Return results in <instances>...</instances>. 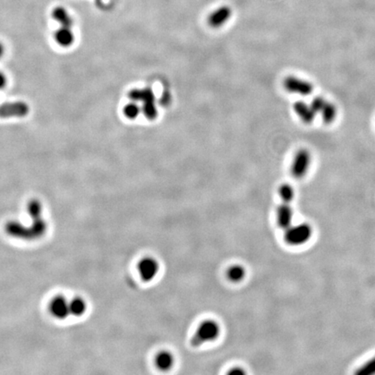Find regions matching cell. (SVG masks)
<instances>
[{
    "label": "cell",
    "mask_w": 375,
    "mask_h": 375,
    "mask_svg": "<svg viewBox=\"0 0 375 375\" xmlns=\"http://www.w3.org/2000/svg\"><path fill=\"white\" fill-rule=\"evenodd\" d=\"M221 333V327L215 320H207L202 321L190 339V345L193 347H199L206 343L211 342L218 338Z\"/></svg>",
    "instance_id": "7a4b0ae2"
},
{
    "label": "cell",
    "mask_w": 375,
    "mask_h": 375,
    "mask_svg": "<svg viewBox=\"0 0 375 375\" xmlns=\"http://www.w3.org/2000/svg\"><path fill=\"white\" fill-rule=\"evenodd\" d=\"M356 375H372L375 374V356L372 359L365 362L355 372Z\"/></svg>",
    "instance_id": "7402d4cb"
},
{
    "label": "cell",
    "mask_w": 375,
    "mask_h": 375,
    "mask_svg": "<svg viewBox=\"0 0 375 375\" xmlns=\"http://www.w3.org/2000/svg\"><path fill=\"white\" fill-rule=\"evenodd\" d=\"M312 228L307 223H302L296 226H289L285 229L284 240L287 244L300 246L305 244L312 237Z\"/></svg>",
    "instance_id": "3957f363"
},
{
    "label": "cell",
    "mask_w": 375,
    "mask_h": 375,
    "mask_svg": "<svg viewBox=\"0 0 375 375\" xmlns=\"http://www.w3.org/2000/svg\"><path fill=\"white\" fill-rule=\"evenodd\" d=\"M226 274H227L228 281L234 283H238L244 280L245 276H246V269L241 265H233L228 268Z\"/></svg>",
    "instance_id": "e0dca14e"
},
{
    "label": "cell",
    "mask_w": 375,
    "mask_h": 375,
    "mask_svg": "<svg viewBox=\"0 0 375 375\" xmlns=\"http://www.w3.org/2000/svg\"><path fill=\"white\" fill-rule=\"evenodd\" d=\"M128 96L131 101L142 102L143 104L156 101L155 94L150 88L133 89L129 92Z\"/></svg>",
    "instance_id": "7c38bea8"
},
{
    "label": "cell",
    "mask_w": 375,
    "mask_h": 375,
    "mask_svg": "<svg viewBox=\"0 0 375 375\" xmlns=\"http://www.w3.org/2000/svg\"><path fill=\"white\" fill-rule=\"evenodd\" d=\"M294 111L304 124H310L313 123L316 116L311 105H307L303 101H296L294 104Z\"/></svg>",
    "instance_id": "8fae6325"
},
{
    "label": "cell",
    "mask_w": 375,
    "mask_h": 375,
    "mask_svg": "<svg viewBox=\"0 0 375 375\" xmlns=\"http://www.w3.org/2000/svg\"><path fill=\"white\" fill-rule=\"evenodd\" d=\"M292 220H293V209L291 208L290 203L282 202L276 210V221H277L278 225L280 228L286 229L291 226Z\"/></svg>",
    "instance_id": "30bf717a"
},
{
    "label": "cell",
    "mask_w": 375,
    "mask_h": 375,
    "mask_svg": "<svg viewBox=\"0 0 375 375\" xmlns=\"http://www.w3.org/2000/svg\"><path fill=\"white\" fill-rule=\"evenodd\" d=\"M282 85L287 92L300 96H308L313 91V85L310 82L299 79L294 76H288L286 79H284Z\"/></svg>",
    "instance_id": "8992f818"
},
{
    "label": "cell",
    "mask_w": 375,
    "mask_h": 375,
    "mask_svg": "<svg viewBox=\"0 0 375 375\" xmlns=\"http://www.w3.org/2000/svg\"><path fill=\"white\" fill-rule=\"evenodd\" d=\"M159 262L157 261V259L150 256L143 258L137 263L138 274L140 275L141 279L146 282L153 281L159 273Z\"/></svg>",
    "instance_id": "5b68a950"
},
{
    "label": "cell",
    "mask_w": 375,
    "mask_h": 375,
    "mask_svg": "<svg viewBox=\"0 0 375 375\" xmlns=\"http://www.w3.org/2000/svg\"><path fill=\"white\" fill-rule=\"evenodd\" d=\"M326 100L325 98H323L322 97H315L313 98V101L311 102V107L313 109V111L318 114L320 113L322 111L323 108L325 106L326 104Z\"/></svg>",
    "instance_id": "603a6c76"
},
{
    "label": "cell",
    "mask_w": 375,
    "mask_h": 375,
    "mask_svg": "<svg viewBox=\"0 0 375 375\" xmlns=\"http://www.w3.org/2000/svg\"><path fill=\"white\" fill-rule=\"evenodd\" d=\"M229 374H245L244 369L241 368V367H234L231 369L229 372Z\"/></svg>",
    "instance_id": "cb8c5ba5"
},
{
    "label": "cell",
    "mask_w": 375,
    "mask_h": 375,
    "mask_svg": "<svg viewBox=\"0 0 375 375\" xmlns=\"http://www.w3.org/2000/svg\"><path fill=\"white\" fill-rule=\"evenodd\" d=\"M337 111H337V107L334 104L328 101L326 102V105L320 112L323 122L326 124H332L337 117V113H338Z\"/></svg>",
    "instance_id": "ac0fdd59"
},
{
    "label": "cell",
    "mask_w": 375,
    "mask_h": 375,
    "mask_svg": "<svg viewBox=\"0 0 375 375\" xmlns=\"http://www.w3.org/2000/svg\"><path fill=\"white\" fill-rule=\"evenodd\" d=\"M279 195L283 202L290 203L294 198V189L288 183H283L279 189Z\"/></svg>",
    "instance_id": "d6986e66"
},
{
    "label": "cell",
    "mask_w": 375,
    "mask_h": 375,
    "mask_svg": "<svg viewBox=\"0 0 375 375\" xmlns=\"http://www.w3.org/2000/svg\"><path fill=\"white\" fill-rule=\"evenodd\" d=\"M53 18L60 25V27H70L73 26V20L68 11L62 7H55L52 13Z\"/></svg>",
    "instance_id": "9a60e30c"
},
{
    "label": "cell",
    "mask_w": 375,
    "mask_h": 375,
    "mask_svg": "<svg viewBox=\"0 0 375 375\" xmlns=\"http://www.w3.org/2000/svg\"><path fill=\"white\" fill-rule=\"evenodd\" d=\"M70 302V313L72 316L80 317L85 314L87 310V303L82 297H75Z\"/></svg>",
    "instance_id": "2e32d148"
},
{
    "label": "cell",
    "mask_w": 375,
    "mask_h": 375,
    "mask_svg": "<svg viewBox=\"0 0 375 375\" xmlns=\"http://www.w3.org/2000/svg\"><path fill=\"white\" fill-rule=\"evenodd\" d=\"M141 111L142 109L136 104V102L129 103L128 105L124 106V110H123L124 116L128 119H131V120L136 119L138 117V115L140 114Z\"/></svg>",
    "instance_id": "ffe728a7"
},
{
    "label": "cell",
    "mask_w": 375,
    "mask_h": 375,
    "mask_svg": "<svg viewBox=\"0 0 375 375\" xmlns=\"http://www.w3.org/2000/svg\"><path fill=\"white\" fill-rule=\"evenodd\" d=\"M56 42L62 47H69L74 43L75 36L70 27H60L59 29L56 31L54 34Z\"/></svg>",
    "instance_id": "4fadbf2b"
},
{
    "label": "cell",
    "mask_w": 375,
    "mask_h": 375,
    "mask_svg": "<svg viewBox=\"0 0 375 375\" xmlns=\"http://www.w3.org/2000/svg\"><path fill=\"white\" fill-rule=\"evenodd\" d=\"M7 77H6V75H5L4 73H2V72H0V90H2V89L5 88V87H6V85H7Z\"/></svg>",
    "instance_id": "d4e9b609"
},
{
    "label": "cell",
    "mask_w": 375,
    "mask_h": 375,
    "mask_svg": "<svg viewBox=\"0 0 375 375\" xmlns=\"http://www.w3.org/2000/svg\"><path fill=\"white\" fill-rule=\"evenodd\" d=\"M231 16V8L228 6H222L210 14L208 18V24L213 28H219L224 26Z\"/></svg>",
    "instance_id": "9c48e42d"
},
{
    "label": "cell",
    "mask_w": 375,
    "mask_h": 375,
    "mask_svg": "<svg viewBox=\"0 0 375 375\" xmlns=\"http://www.w3.org/2000/svg\"><path fill=\"white\" fill-rule=\"evenodd\" d=\"M4 52H5V48H4L3 45L0 43V58L3 56Z\"/></svg>",
    "instance_id": "484cf974"
},
{
    "label": "cell",
    "mask_w": 375,
    "mask_h": 375,
    "mask_svg": "<svg viewBox=\"0 0 375 375\" xmlns=\"http://www.w3.org/2000/svg\"><path fill=\"white\" fill-rule=\"evenodd\" d=\"M311 154L307 149H300L294 155L291 164V175L294 178L300 179L306 176L311 165Z\"/></svg>",
    "instance_id": "277c9868"
},
{
    "label": "cell",
    "mask_w": 375,
    "mask_h": 375,
    "mask_svg": "<svg viewBox=\"0 0 375 375\" xmlns=\"http://www.w3.org/2000/svg\"><path fill=\"white\" fill-rule=\"evenodd\" d=\"M27 212L32 219L31 225L25 226L17 221L7 222L5 230L14 238L33 241L41 238L47 230V223L43 218V205L40 201L31 200L27 204Z\"/></svg>",
    "instance_id": "6da1fadb"
},
{
    "label": "cell",
    "mask_w": 375,
    "mask_h": 375,
    "mask_svg": "<svg viewBox=\"0 0 375 375\" xmlns=\"http://www.w3.org/2000/svg\"><path fill=\"white\" fill-rule=\"evenodd\" d=\"M142 112L144 113V117L149 120H155L157 118L158 112L156 106V101L149 102L146 104H143Z\"/></svg>",
    "instance_id": "44dd1931"
},
{
    "label": "cell",
    "mask_w": 375,
    "mask_h": 375,
    "mask_svg": "<svg viewBox=\"0 0 375 375\" xmlns=\"http://www.w3.org/2000/svg\"><path fill=\"white\" fill-rule=\"evenodd\" d=\"M29 105L22 101L8 102L0 105V118H24L29 114Z\"/></svg>",
    "instance_id": "52a82bcc"
},
{
    "label": "cell",
    "mask_w": 375,
    "mask_h": 375,
    "mask_svg": "<svg viewBox=\"0 0 375 375\" xmlns=\"http://www.w3.org/2000/svg\"><path fill=\"white\" fill-rule=\"evenodd\" d=\"M155 364L161 371H169L175 364V358L169 351H161L155 358Z\"/></svg>",
    "instance_id": "5bb4252c"
},
{
    "label": "cell",
    "mask_w": 375,
    "mask_h": 375,
    "mask_svg": "<svg viewBox=\"0 0 375 375\" xmlns=\"http://www.w3.org/2000/svg\"><path fill=\"white\" fill-rule=\"evenodd\" d=\"M49 312L56 319L65 320L71 315L69 300L63 295H57L50 301Z\"/></svg>",
    "instance_id": "ba28073f"
}]
</instances>
